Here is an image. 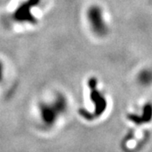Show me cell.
I'll use <instances>...</instances> for the list:
<instances>
[{"instance_id":"cell-1","label":"cell","mask_w":152,"mask_h":152,"mask_svg":"<svg viewBox=\"0 0 152 152\" xmlns=\"http://www.w3.org/2000/svg\"><path fill=\"white\" fill-rule=\"evenodd\" d=\"M88 17L93 31L99 37H104L107 33V26L105 23L103 14L98 6H92L88 11Z\"/></svg>"},{"instance_id":"cell-2","label":"cell","mask_w":152,"mask_h":152,"mask_svg":"<svg viewBox=\"0 0 152 152\" xmlns=\"http://www.w3.org/2000/svg\"><path fill=\"white\" fill-rule=\"evenodd\" d=\"M96 84L97 82L96 79H91L89 81V85L91 87V96L93 102L96 105V114L102 113L103 112L106 107H107V102L106 100L103 97V96L96 89Z\"/></svg>"},{"instance_id":"cell-3","label":"cell","mask_w":152,"mask_h":152,"mask_svg":"<svg viewBox=\"0 0 152 152\" xmlns=\"http://www.w3.org/2000/svg\"><path fill=\"white\" fill-rule=\"evenodd\" d=\"M139 80L142 85H150L152 83V72L151 70H143L139 75Z\"/></svg>"},{"instance_id":"cell-4","label":"cell","mask_w":152,"mask_h":152,"mask_svg":"<svg viewBox=\"0 0 152 152\" xmlns=\"http://www.w3.org/2000/svg\"><path fill=\"white\" fill-rule=\"evenodd\" d=\"M0 77H1V67H0Z\"/></svg>"}]
</instances>
